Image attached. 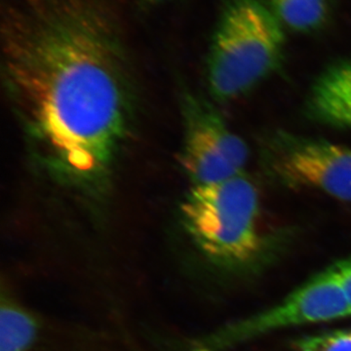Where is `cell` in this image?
<instances>
[{"instance_id":"1","label":"cell","mask_w":351,"mask_h":351,"mask_svg":"<svg viewBox=\"0 0 351 351\" xmlns=\"http://www.w3.org/2000/svg\"><path fill=\"white\" fill-rule=\"evenodd\" d=\"M125 0H0L2 78L32 156L89 203L110 195L133 121Z\"/></svg>"},{"instance_id":"2","label":"cell","mask_w":351,"mask_h":351,"mask_svg":"<svg viewBox=\"0 0 351 351\" xmlns=\"http://www.w3.org/2000/svg\"><path fill=\"white\" fill-rule=\"evenodd\" d=\"M285 43V27L267 1L228 0L208 55L212 96L226 101L251 91L278 68Z\"/></svg>"},{"instance_id":"3","label":"cell","mask_w":351,"mask_h":351,"mask_svg":"<svg viewBox=\"0 0 351 351\" xmlns=\"http://www.w3.org/2000/svg\"><path fill=\"white\" fill-rule=\"evenodd\" d=\"M260 195L243 174L193 186L181 204L184 226L201 250L228 267H243L263 248L258 232Z\"/></svg>"},{"instance_id":"4","label":"cell","mask_w":351,"mask_h":351,"mask_svg":"<svg viewBox=\"0 0 351 351\" xmlns=\"http://www.w3.org/2000/svg\"><path fill=\"white\" fill-rule=\"evenodd\" d=\"M184 138L180 166L193 186L226 181L241 174L248 147L207 101L193 94L182 99Z\"/></svg>"},{"instance_id":"5","label":"cell","mask_w":351,"mask_h":351,"mask_svg":"<svg viewBox=\"0 0 351 351\" xmlns=\"http://www.w3.org/2000/svg\"><path fill=\"white\" fill-rule=\"evenodd\" d=\"M267 169L289 188L317 189L351 202V149L320 138L281 133L265 149Z\"/></svg>"},{"instance_id":"6","label":"cell","mask_w":351,"mask_h":351,"mask_svg":"<svg viewBox=\"0 0 351 351\" xmlns=\"http://www.w3.org/2000/svg\"><path fill=\"white\" fill-rule=\"evenodd\" d=\"M348 316H351L350 304L332 267L298 288L277 306L228 328L219 336L218 343L234 346L285 328Z\"/></svg>"},{"instance_id":"7","label":"cell","mask_w":351,"mask_h":351,"mask_svg":"<svg viewBox=\"0 0 351 351\" xmlns=\"http://www.w3.org/2000/svg\"><path fill=\"white\" fill-rule=\"evenodd\" d=\"M306 112L314 121L351 130V59L331 64L316 78Z\"/></svg>"},{"instance_id":"8","label":"cell","mask_w":351,"mask_h":351,"mask_svg":"<svg viewBox=\"0 0 351 351\" xmlns=\"http://www.w3.org/2000/svg\"><path fill=\"white\" fill-rule=\"evenodd\" d=\"M281 24L292 31H315L327 17L326 0H267Z\"/></svg>"},{"instance_id":"9","label":"cell","mask_w":351,"mask_h":351,"mask_svg":"<svg viewBox=\"0 0 351 351\" xmlns=\"http://www.w3.org/2000/svg\"><path fill=\"white\" fill-rule=\"evenodd\" d=\"M0 322V351H25L29 348L36 327L27 314L12 307H3Z\"/></svg>"},{"instance_id":"10","label":"cell","mask_w":351,"mask_h":351,"mask_svg":"<svg viewBox=\"0 0 351 351\" xmlns=\"http://www.w3.org/2000/svg\"><path fill=\"white\" fill-rule=\"evenodd\" d=\"M299 351H351V330L325 332L297 341Z\"/></svg>"},{"instance_id":"11","label":"cell","mask_w":351,"mask_h":351,"mask_svg":"<svg viewBox=\"0 0 351 351\" xmlns=\"http://www.w3.org/2000/svg\"><path fill=\"white\" fill-rule=\"evenodd\" d=\"M351 311V258L334 265Z\"/></svg>"},{"instance_id":"12","label":"cell","mask_w":351,"mask_h":351,"mask_svg":"<svg viewBox=\"0 0 351 351\" xmlns=\"http://www.w3.org/2000/svg\"><path fill=\"white\" fill-rule=\"evenodd\" d=\"M145 3L151 4V5H157V4L164 3L168 0H143Z\"/></svg>"}]
</instances>
